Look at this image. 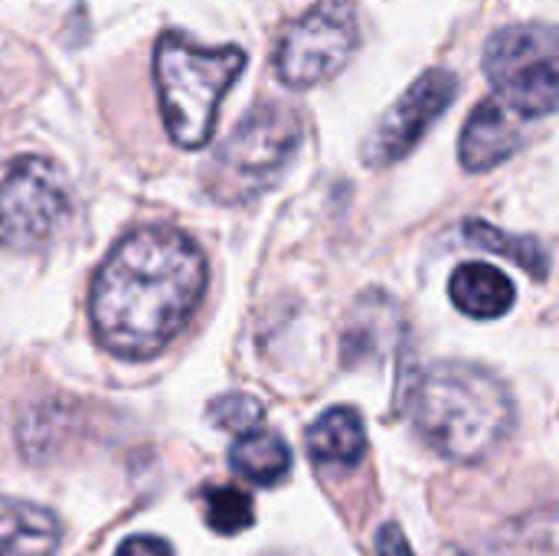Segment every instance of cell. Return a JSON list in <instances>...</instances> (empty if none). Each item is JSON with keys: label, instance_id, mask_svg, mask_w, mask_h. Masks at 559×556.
<instances>
[{"label": "cell", "instance_id": "cell-15", "mask_svg": "<svg viewBox=\"0 0 559 556\" xmlns=\"http://www.w3.org/2000/svg\"><path fill=\"white\" fill-rule=\"evenodd\" d=\"M200 498H203V518L216 534L233 537L255 521L252 498L233 485H210V488H203Z\"/></svg>", "mask_w": 559, "mask_h": 556}, {"label": "cell", "instance_id": "cell-5", "mask_svg": "<svg viewBox=\"0 0 559 556\" xmlns=\"http://www.w3.org/2000/svg\"><path fill=\"white\" fill-rule=\"evenodd\" d=\"M495 98L537 121L557 111V36L550 26H508L485 49Z\"/></svg>", "mask_w": 559, "mask_h": 556}, {"label": "cell", "instance_id": "cell-10", "mask_svg": "<svg viewBox=\"0 0 559 556\" xmlns=\"http://www.w3.org/2000/svg\"><path fill=\"white\" fill-rule=\"evenodd\" d=\"M449 295L455 308L468 318H501L514 305V285L511 279L485 262H465L449 279Z\"/></svg>", "mask_w": 559, "mask_h": 556}, {"label": "cell", "instance_id": "cell-18", "mask_svg": "<svg viewBox=\"0 0 559 556\" xmlns=\"http://www.w3.org/2000/svg\"><path fill=\"white\" fill-rule=\"evenodd\" d=\"M115 556H174L160 537H128Z\"/></svg>", "mask_w": 559, "mask_h": 556}, {"label": "cell", "instance_id": "cell-7", "mask_svg": "<svg viewBox=\"0 0 559 556\" xmlns=\"http://www.w3.org/2000/svg\"><path fill=\"white\" fill-rule=\"evenodd\" d=\"M69 213L62 170L36 154L13 157L0 167V242L10 249H36Z\"/></svg>", "mask_w": 559, "mask_h": 556}, {"label": "cell", "instance_id": "cell-6", "mask_svg": "<svg viewBox=\"0 0 559 556\" xmlns=\"http://www.w3.org/2000/svg\"><path fill=\"white\" fill-rule=\"evenodd\" d=\"M360 39L357 10L350 0H318L278 39L275 72L292 88H311L337 75Z\"/></svg>", "mask_w": 559, "mask_h": 556}, {"label": "cell", "instance_id": "cell-8", "mask_svg": "<svg viewBox=\"0 0 559 556\" xmlns=\"http://www.w3.org/2000/svg\"><path fill=\"white\" fill-rule=\"evenodd\" d=\"M459 88V79L445 69H429L423 72L403 98L377 121L370 138L364 141V161L370 167H390L403 161L423 134L432 128V121L452 105Z\"/></svg>", "mask_w": 559, "mask_h": 556}, {"label": "cell", "instance_id": "cell-1", "mask_svg": "<svg viewBox=\"0 0 559 556\" xmlns=\"http://www.w3.org/2000/svg\"><path fill=\"white\" fill-rule=\"evenodd\" d=\"M206 279L200 246L180 229L144 226L124 236L92 279L95 341L124 360L160 354L193 318Z\"/></svg>", "mask_w": 559, "mask_h": 556}, {"label": "cell", "instance_id": "cell-13", "mask_svg": "<svg viewBox=\"0 0 559 556\" xmlns=\"http://www.w3.org/2000/svg\"><path fill=\"white\" fill-rule=\"evenodd\" d=\"M229 465L252 485L269 488V485H278L292 472V449L285 446L282 436L255 429L236 439L229 452Z\"/></svg>", "mask_w": 559, "mask_h": 556}, {"label": "cell", "instance_id": "cell-2", "mask_svg": "<svg viewBox=\"0 0 559 556\" xmlns=\"http://www.w3.org/2000/svg\"><path fill=\"white\" fill-rule=\"evenodd\" d=\"M406 416L416 436L449 462L491 456L514 423L508 387L475 364H436L406 390Z\"/></svg>", "mask_w": 559, "mask_h": 556}, {"label": "cell", "instance_id": "cell-9", "mask_svg": "<svg viewBox=\"0 0 559 556\" xmlns=\"http://www.w3.org/2000/svg\"><path fill=\"white\" fill-rule=\"evenodd\" d=\"M527 128H531V118H524L521 111H514L511 105H504L495 95L485 98L472 111V118H468V125L462 131L459 154H462L465 170L481 174V170H491V167L504 164L524 144Z\"/></svg>", "mask_w": 559, "mask_h": 556}, {"label": "cell", "instance_id": "cell-17", "mask_svg": "<svg viewBox=\"0 0 559 556\" xmlns=\"http://www.w3.org/2000/svg\"><path fill=\"white\" fill-rule=\"evenodd\" d=\"M377 554L380 556H413V547L406 541V534L396 524H383L377 534Z\"/></svg>", "mask_w": 559, "mask_h": 556}, {"label": "cell", "instance_id": "cell-12", "mask_svg": "<svg viewBox=\"0 0 559 556\" xmlns=\"http://www.w3.org/2000/svg\"><path fill=\"white\" fill-rule=\"evenodd\" d=\"M308 452L321 465L354 469L367 452V429L357 410L334 406L308 429Z\"/></svg>", "mask_w": 559, "mask_h": 556}, {"label": "cell", "instance_id": "cell-14", "mask_svg": "<svg viewBox=\"0 0 559 556\" xmlns=\"http://www.w3.org/2000/svg\"><path fill=\"white\" fill-rule=\"evenodd\" d=\"M465 242L475 246V249L504 256V259H511L514 265H521L524 272H531L537 279H547V272H550V252L531 236H511V233H504V229H498L491 223L468 220L465 223Z\"/></svg>", "mask_w": 559, "mask_h": 556}, {"label": "cell", "instance_id": "cell-11", "mask_svg": "<svg viewBox=\"0 0 559 556\" xmlns=\"http://www.w3.org/2000/svg\"><path fill=\"white\" fill-rule=\"evenodd\" d=\"M59 537V521L46 508L0 498V556H52Z\"/></svg>", "mask_w": 559, "mask_h": 556}, {"label": "cell", "instance_id": "cell-3", "mask_svg": "<svg viewBox=\"0 0 559 556\" xmlns=\"http://www.w3.org/2000/svg\"><path fill=\"white\" fill-rule=\"evenodd\" d=\"M246 52L239 46L200 49L180 33H167L154 49V82L170 138L180 147H203L213 138L223 95L239 79Z\"/></svg>", "mask_w": 559, "mask_h": 556}, {"label": "cell", "instance_id": "cell-16", "mask_svg": "<svg viewBox=\"0 0 559 556\" xmlns=\"http://www.w3.org/2000/svg\"><path fill=\"white\" fill-rule=\"evenodd\" d=\"M210 419L216 426H223L226 433L246 436V433L262 429V403H255L252 397L229 393V397H219L216 403H210Z\"/></svg>", "mask_w": 559, "mask_h": 556}, {"label": "cell", "instance_id": "cell-4", "mask_svg": "<svg viewBox=\"0 0 559 556\" xmlns=\"http://www.w3.org/2000/svg\"><path fill=\"white\" fill-rule=\"evenodd\" d=\"M301 141V118L292 105L262 102L255 105L213 157L210 190L223 203H242L288 167Z\"/></svg>", "mask_w": 559, "mask_h": 556}]
</instances>
